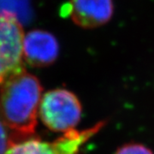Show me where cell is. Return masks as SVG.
Wrapping results in <instances>:
<instances>
[{
	"label": "cell",
	"instance_id": "obj_1",
	"mask_svg": "<svg viewBox=\"0 0 154 154\" xmlns=\"http://www.w3.org/2000/svg\"><path fill=\"white\" fill-rule=\"evenodd\" d=\"M42 91L38 78L26 70L1 85L0 116L15 139L35 133Z\"/></svg>",
	"mask_w": 154,
	"mask_h": 154
},
{
	"label": "cell",
	"instance_id": "obj_2",
	"mask_svg": "<svg viewBox=\"0 0 154 154\" xmlns=\"http://www.w3.org/2000/svg\"><path fill=\"white\" fill-rule=\"evenodd\" d=\"M82 113L81 101L74 93L57 88L44 94L39 105L42 122L54 132H67L79 123Z\"/></svg>",
	"mask_w": 154,
	"mask_h": 154
},
{
	"label": "cell",
	"instance_id": "obj_3",
	"mask_svg": "<svg viewBox=\"0 0 154 154\" xmlns=\"http://www.w3.org/2000/svg\"><path fill=\"white\" fill-rule=\"evenodd\" d=\"M23 39V29L17 16L10 11H0V85L26 70Z\"/></svg>",
	"mask_w": 154,
	"mask_h": 154
},
{
	"label": "cell",
	"instance_id": "obj_4",
	"mask_svg": "<svg viewBox=\"0 0 154 154\" xmlns=\"http://www.w3.org/2000/svg\"><path fill=\"white\" fill-rule=\"evenodd\" d=\"M65 10L77 26L95 28L110 22L114 4L112 0H70Z\"/></svg>",
	"mask_w": 154,
	"mask_h": 154
},
{
	"label": "cell",
	"instance_id": "obj_5",
	"mask_svg": "<svg viewBox=\"0 0 154 154\" xmlns=\"http://www.w3.org/2000/svg\"><path fill=\"white\" fill-rule=\"evenodd\" d=\"M59 54V45L56 37L47 31L33 30L24 36L23 57L33 67L51 65Z\"/></svg>",
	"mask_w": 154,
	"mask_h": 154
},
{
	"label": "cell",
	"instance_id": "obj_6",
	"mask_svg": "<svg viewBox=\"0 0 154 154\" xmlns=\"http://www.w3.org/2000/svg\"><path fill=\"white\" fill-rule=\"evenodd\" d=\"M5 154H62L55 140L43 141L38 138H28L20 142H13Z\"/></svg>",
	"mask_w": 154,
	"mask_h": 154
},
{
	"label": "cell",
	"instance_id": "obj_7",
	"mask_svg": "<svg viewBox=\"0 0 154 154\" xmlns=\"http://www.w3.org/2000/svg\"><path fill=\"white\" fill-rule=\"evenodd\" d=\"M15 137L7 128L0 116V154H5L11 144L15 142Z\"/></svg>",
	"mask_w": 154,
	"mask_h": 154
},
{
	"label": "cell",
	"instance_id": "obj_8",
	"mask_svg": "<svg viewBox=\"0 0 154 154\" xmlns=\"http://www.w3.org/2000/svg\"><path fill=\"white\" fill-rule=\"evenodd\" d=\"M115 154H154L153 152L142 144L130 143L124 144L116 151Z\"/></svg>",
	"mask_w": 154,
	"mask_h": 154
}]
</instances>
